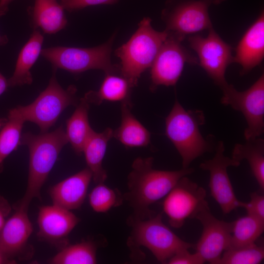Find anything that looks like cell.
I'll use <instances>...</instances> for the list:
<instances>
[{
	"label": "cell",
	"instance_id": "obj_16",
	"mask_svg": "<svg viewBox=\"0 0 264 264\" xmlns=\"http://www.w3.org/2000/svg\"><path fill=\"white\" fill-rule=\"evenodd\" d=\"M80 220L71 210L53 204L41 206L37 218L38 236L46 241L56 242L65 239Z\"/></svg>",
	"mask_w": 264,
	"mask_h": 264
},
{
	"label": "cell",
	"instance_id": "obj_19",
	"mask_svg": "<svg viewBox=\"0 0 264 264\" xmlns=\"http://www.w3.org/2000/svg\"><path fill=\"white\" fill-rule=\"evenodd\" d=\"M132 108V102L121 103V123L113 131V137L126 148L147 146L150 143V132L131 112Z\"/></svg>",
	"mask_w": 264,
	"mask_h": 264
},
{
	"label": "cell",
	"instance_id": "obj_29",
	"mask_svg": "<svg viewBox=\"0 0 264 264\" xmlns=\"http://www.w3.org/2000/svg\"><path fill=\"white\" fill-rule=\"evenodd\" d=\"M264 258V247L255 242L237 248H228L218 264H259Z\"/></svg>",
	"mask_w": 264,
	"mask_h": 264
},
{
	"label": "cell",
	"instance_id": "obj_32",
	"mask_svg": "<svg viewBox=\"0 0 264 264\" xmlns=\"http://www.w3.org/2000/svg\"><path fill=\"white\" fill-rule=\"evenodd\" d=\"M188 248L182 249L176 252L167 262L169 264H202L205 262L196 252L191 253Z\"/></svg>",
	"mask_w": 264,
	"mask_h": 264
},
{
	"label": "cell",
	"instance_id": "obj_12",
	"mask_svg": "<svg viewBox=\"0 0 264 264\" xmlns=\"http://www.w3.org/2000/svg\"><path fill=\"white\" fill-rule=\"evenodd\" d=\"M190 46L196 52L200 66L220 88L228 84L225 73L234 62L233 48L224 41L213 28L204 37L198 34L188 38Z\"/></svg>",
	"mask_w": 264,
	"mask_h": 264
},
{
	"label": "cell",
	"instance_id": "obj_9",
	"mask_svg": "<svg viewBox=\"0 0 264 264\" xmlns=\"http://www.w3.org/2000/svg\"><path fill=\"white\" fill-rule=\"evenodd\" d=\"M221 102L241 111L247 124L244 135L246 140L261 136L264 129V75L247 89L240 91L228 83L221 88Z\"/></svg>",
	"mask_w": 264,
	"mask_h": 264
},
{
	"label": "cell",
	"instance_id": "obj_6",
	"mask_svg": "<svg viewBox=\"0 0 264 264\" xmlns=\"http://www.w3.org/2000/svg\"><path fill=\"white\" fill-rule=\"evenodd\" d=\"M132 227L127 244L132 253L141 246L148 249L158 261L167 264L178 251L195 245L186 242L174 233L162 220V213L145 220L129 219Z\"/></svg>",
	"mask_w": 264,
	"mask_h": 264
},
{
	"label": "cell",
	"instance_id": "obj_40",
	"mask_svg": "<svg viewBox=\"0 0 264 264\" xmlns=\"http://www.w3.org/2000/svg\"><path fill=\"white\" fill-rule=\"evenodd\" d=\"M7 121L6 118H0V130Z\"/></svg>",
	"mask_w": 264,
	"mask_h": 264
},
{
	"label": "cell",
	"instance_id": "obj_13",
	"mask_svg": "<svg viewBox=\"0 0 264 264\" xmlns=\"http://www.w3.org/2000/svg\"><path fill=\"white\" fill-rule=\"evenodd\" d=\"M224 145L219 142L214 156L201 163L199 167L210 174L209 186L211 196L220 206L222 213L227 214L238 208H242L244 202L236 197L229 176L227 168L238 167L241 162L224 155Z\"/></svg>",
	"mask_w": 264,
	"mask_h": 264
},
{
	"label": "cell",
	"instance_id": "obj_39",
	"mask_svg": "<svg viewBox=\"0 0 264 264\" xmlns=\"http://www.w3.org/2000/svg\"><path fill=\"white\" fill-rule=\"evenodd\" d=\"M208 3H209L210 5L211 4H219L221 3L226 1L227 0H204Z\"/></svg>",
	"mask_w": 264,
	"mask_h": 264
},
{
	"label": "cell",
	"instance_id": "obj_5",
	"mask_svg": "<svg viewBox=\"0 0 264 264\" xmlns=\"http://www.w3.org/2000/svg\"><path fill=\"white\" fill-rule=\"evenodd\" d=\"M56 69H53L47 87L32 103L18 106L11 109L8 114L24 122L34 123L38 126L41 133L47 132L67 107L78 103L76 88L70 85L66 89L63 88L56 79Z\"/></svg>",
	"mask_w": 264,
	"mask_h": 264
},
{
	"label": "cell",
	"instance_id": "obj_1",
	"mask_svg": "<svg viewBox=\"0 0 264 264\" xmlns=\"http://www.w3.org/2000/svg\"><path fill=\"white\" fill-rule=\"evenodd\" d=\"M152 157H137L128 176V191L123 195L132 208L130 219L145 220L153 216L150 206L164 198L182 177L194 172L191 168L162 171L153 167Z\"/></svg>",
	"mask_w": 264,
	"mask_h": 264
},
{
	"label": "cell",
	"instance_id": "obj_3",
	"mask_svg": "<svg viewBox=\"0 0 264 264\" xmlns=\"http://www.w3.org/2000/svg\"><path fill=\"white\" fill-rule=\"evenodd\" d=\"M168 32L153 28L151 20L144 18L138 27L125 44L118 48L115 54L120 61L119 72L132 88L147 69L151 67Z\"/></svg>",
	"mask_w": 264,
	"mask_h": 264
},
{
	"label": "cell",
	"instance_id": "obj_36",
	"mask_svg": "<svg viewBox=\"0 0 264 264\" xmlns=\"http://www.w3.org/2000/svg\"><path fill=\"white\" fill-rule=\"evenodd\" d=\"M8 87V80L0 72V95L6 90Z\"/></svg>",
	"mask_w": 264,
	"mask_h": 264
},
{
	"label": "cell",
	"instance_id": "obj_41",
	"mask_svg": "<svg viewBox=\"0 0 264 264\" xmlns=\"http://www.w3.org/2000/svg\"><path fill=\"white\" fill-rule=\"evenodd\" d=\"M61 1L63 0H60Z\"/></svg>",
	"mask_w": 264,
	"mask_h": 264
},
{
	"label": "cell",
	"instance_id": "obj_2",
	"mask_svg": "<svg viewBox=\"0 0 264 264\" xmlns=\"http://www.w3.org/2000/svg\"><path fill=\"white\" fill-rule=\"evenodd\" d=\"M63 126L39 134L28 132L21 136V145L27 146L29 159L27 184L18 203L29 207L34 198L41 199V190L63 148L68 143Z\"/></svg>",
	"mask_w": 264,
	"mask_h": 264
},
{
	"label": "cell",
	"instance_id": "obj_26",
	"mask_svg": "<svg viewBox=\"0 0 264 264\" xmlns=\"http://www.w3.org/2000/svg\"><path fill=\"white\" fill-rule=\"evenodd\" d=\"M232 222L228 248H237L254 243L264 231V220L250 215H246Z\"/></svg>",
	"mask_w": 264,
	"mask_h": 264
},
{
	"label": "cell",
	"instance_id": "obj_4",
	"mask_svg": "<svg viewBox=\"0 0 264 264\" xmlns=\"http://www.w3.org/2000/svg\"><path fill=\"white\" fill-rule=\"evenodd\" d=\"M204 122L202 111L186 110L177 99L165 119V134L181 156L182 168L212 149L199 131Z\"/></svg>",
	"mask_w": 264,
	"mask_h": 264
},
{
	"label": "cell",
	"instance_id": "obj_34",
	"mask_svg": "<svg viewBox=\"0 0 264 264\" xmlns=\"http://www.w3.org/2000/svg\"><path fill=\"white\" fill-rule=\"evenodd\" d=\"M11 207L8 202L0 195V231L3 226L6 218L10 213Z\"/></svg>",
	"mask_w": 264,
	"mask_h": 264
},
{
	"label": "cell",
	"instance_id": "obj_28",
	"mask_svg": "<svg viewBox=\"0 0 264 264\" xmlns=\"http://www.w3.org/2000/svg\"><path fill=\"white\" fill-rule=\"evenodd\" d=\"M24 122L8 114L7 121L0 130V173L7 157L21 145V132Z\"/></svg>",
	"mask_w": 264,
	"mask_h": 264
},
{
	"label": "cell",
	"instance_id": "obj_10",
	"mask_svg": "<svg viewBox=\"0 0 264 264\" xmlns=\"http://www.w3.org/2000/svg\"><path fill=\"white\" fill-rule=\"evenodd\" d=\"M206 190L186 176L181 177L163 202V211L174 228L181 227L187 219H196L208 208Z\"/></svg>",
	"mask_w": 264,
	"mask_h": 264
},
{
	"label": "cell",
	"instance_id": "obj_7",
	"mask_svg": "<svg viewBox=\"0 0 264 264\" xmlns=\"http://www.w3.org/2000/svg\"><path fill=\"white\" fill-rule=\"evenodd\" d=\"M114 36L105 44L92 48L55 46L42 49L41 55L53 68L78 74L89 69H100L106 74L117 73L119 66L111 63L110 55Z\"/></svg>",
	"mask_w": 264,
	"mask_h": 264
},
{
	"label": "cell",
	"instance_id": "obj_20",
	"mask_svg": "<svg viewBox=\"0 0 264 264\" xmlns=\"http://www.w3.org/2000/svg\"><path fill=\"white\" fill-rule=\"evenodd\" d=\"M44 37L35 30L21 50L12 76L8 79L10 87L30 85L33 81L30 69L41 54Z\"/></svg>",
	"mask_w": 264,
	"mask_h": 264
},
{
	"label": "cell",
	"instance_id": "obj_31",
	"mask_svg": "<svg viewBox=\"0 0 264 264\" xmlns=\"http://www.w3.org/2000/svg\"><path fill=\"white\" fill-rule=\"evenodd\" d=\"M264 192H255L250 195V200L244 202L242 208H244L247 215L264 220Z\"/></svg>",
	"mask_w": 264,
	"mask_h": 264
},
{
	"label": "cell",
	"instance_id": "obj_24",
	"mask_svg": "<svg viewBox=\"0 0 264 264\" xmlns=\"http://www.w3.org/2000/svg\"><path fill=\"white\" fill-rule=\"evenodd\" d=\"M89 104L84 98H81L74 112L66 122L65 132L68 142L79 155L83 153L84 145L93 131L88 120Z\"/></svg>",
	"mask_w": 264,
	"mask_h": 264
},
{
	"label": "cell",
	"instance_id": "obj_27",
	"mask_svg": "<svg viewBox=\"0 0 264 264\" xmlns=\"http://www.w3.org/2000/svg\"><path fill=\"white\" fill-rule=\"evenodd\" d=\"M97 246L91 241L65 246L49 261L52 264H94Z\"/></svg>",
	"mask_w": 264,
	"mask_h": 264
},
{
	"label": "cell",
	"instance_id": "obj_37",
	"mask_svg": "<svg viewBox=\"0 0 264 264\" xmlns=\"http://www.w3.org/2000/svg\"><path fill=\"white\" fill-rule=\"evenodd\" d=\"M15 260H11L7 257L0 250V264H15Z\"/></svg>",
	"mask_w": 264,
	"mask_h": 264
},
{
	"label": "cell",
	"instance_id": "obj_25",
	"mask_svg": "<svg viewBox=\"0 0 264 264\" xmlns=\"http://www.w3.org/2000/svg\"><path fill=\"white\" fill-rule=\"evenodd\" d=\"M233 159L241 162L245 159L257 180L260 190H264V140L258 137L246 140L244 144H237L233 150Z\"/></svg>",
	"mask_w": 264,
	"mask_h": 264
},
{
	"label": "cell",
	"instance_id": "obj_11",
	"mask_svg": "<svg viewBox=\"0 0 264 264\" xmlns=\"http://www.w3.org/2000/svg\"><path fill=\"white\" fill-rule=\"evenodd\" d=\"M182 41L168 33L151 66V90L159 86L176 85L186 63L198 64V59L182 44Z\"/></svg>",
	"mask_w": 264,
	"mask_h": 264
},
{
	"label": "cell",
	"instance_id": "obj_17",
	"mask_svg": "<svg viewBox=\"0 0 264 264\" xmlns=\"http://www.w3.org/2000/svg\"><path fill=\"white\" fill-rule=\"evenodd\" d=\"M234 56V62L241 65V75L259 65L264 56V13L247 30L240 41Z\"/></svg>",
	"mask_w": 264,
	"mask_h": 264
},
{
	"label": "cell",
	"instance_id": "obj_14",
	"mask_svg": "<svg viewBox=\"0 0 264 264\" xmlns=\"http://www.w3.org/2000/svg\"><path fill=\"white\" fill-rule=\"evenodd\" d=\"M196 219L202 226L201 235L194 246L196 252L205 262L218 264L229 246L233 222L218 219L211 213L209 207L202 211Z\"/></svg>",
	"mask_w": 264,
	"mask_h": 264
},
{
	"label": "cell",
	"instance_id": "obj_38",
	"mask_svg": "<svg viewBox=\"0 0 264 264\" xmlns=\"http://www.w3.org/2000/svg\"><path fill=\"white\" fill-rule=\"evenodd\" d=\"M8 39L6 35H0V45H4L7 44Z\"/></svg>",
	"mask_w": 264,
	"mask_h": 264
},
{
	"label": "cell",
	"instance_id": "obj_23",
	"mask_svg": "<svg viewBox=\"0 0 264 264\" xmlns=\"http://www.w3.org/2000/svg\"><path fill=\"white\" fill-rule=\"evenodd\" d=\"M116 73L106 74L102 84L97 91L90 90L83 97L89 104L99 105L103 101L131 102V88L128 80Z\"/></svg>",
	"mask_w": 264,
	"mask_h": 264
},
{
	"label": "cell",
	"instance_id": "obj_35",
	"mask_svg": "<svg viewBox=\"0 0 264 264\" xmlns=\"http://www.w3.org/2000/svg\"><path fill=\"white\" fill-rule=\"evenodd\" d=\"M14 0H0V17L6 14L9 5Z\"/></svg>",
	"mask_w": 264,
	"mask_h": 264
},
{
	"label": "cell",
	"instance_id": "obj_33",
	"mask_svg": "<svg viewBox=\"0 0 264 264\" xmlns=\"http://www.w3.org/2000/svg\"><path fill=\"white\" fill-rule=\"evenodd\" d=\"M118 0H63L61 4L68 11L82 9L88 6L99 4H112Z\"/></svg>",
	"mask_w": 264,
	"mask_h": 264
},
{
	"label": "cell",
	"instance_id": "obj_21",
	"mask_svg": "<svg viewBox=\"0 0 264 264\" xmlns=\"http://www.w3.org/2000/svg\"><path fill=\"white\" fill-rule=\"evenodd\" d=\"M64 9L56 0H35L30 10L33 27L40 28L48 34L59 32L67 22Z\"/></svg>",
	"mask_w": 264,
	"mask_h": 264
},
{
	"label": "cell",
	"instance_id": "obj_8",
	"mask_svg": "<svg viewBox=\"0 0 264 264\" xmlns=\"http://www.w3.org/2000/svg\"><path fill=\"white\" fill-rule=\"evenodd\" d=\"M204 0H168L161 13L165 30L183 41L188 35L213 28Z\"/></svg>",
	"mask_w": 264,
	"mask_h": 264
},
{
	"label": "cell",
	"instance_id": "obj_22",
	"mask_svg": "<svg viewBox=\"0 0 264 264\" xmlns=\"http://www.w3.org/2000/svg\"><path fill=\"white\" fill-rule=\"evenodd\" d=\"M112 137L113 130L110 128L101 132L93 130L83 148V153L88 168L91 172L92 179L96 184L104 183L107 178L102 162L108 142Z\"/></svg>",
	"mask_w": 264,
	"mask_h": 264
},
{
	"label": "cell",
	"instance_id": "obj_18",
	"mask_svg": "<svg viewBox=\"0 0 264 264\" xmlns=\"http://www.w3.org/2000/svg\"><path fill=\"white\" fill-rule=\"evenodd\" d=\"M92 178L87 167L53 185L49 190L53 204L69 210L80 208Z\"/></svg>",
	"mask_w": 264,
	"mask_h": 264
},
{
	"label": "cell",
	"instance_id": "obj_30",
	"mask_svg": "<svg viewBox=\"0 0 264 264\" xmlns=\"http://www.w3.org/2000/svg\"><path fill=\"white\" fill-rule=\"evenodd\" d=\"M124 200L123 195L117 189H112L104 183L97 184L89 195V204L97 213H106L121 205Z\"/></svg>",
	"mask_w": 264,
	"mask_h": 264
},
{
	"label": "cell",
	"instance_id": "obj_15",
	"mask_svg": "<svg viewBox=\"0 0 264 264\" xmlns=\"http://www.w3.org/2000/svg\"><path fill=\"white\" fill-rule=\"evenodd\" d=\"M28 210V207L18 203L15 213L0 231V250L11 260L21 255L32 233Z\"/></svg>",
	"mask_w": 264,
	"mask_h": 264
}]
</instances>
